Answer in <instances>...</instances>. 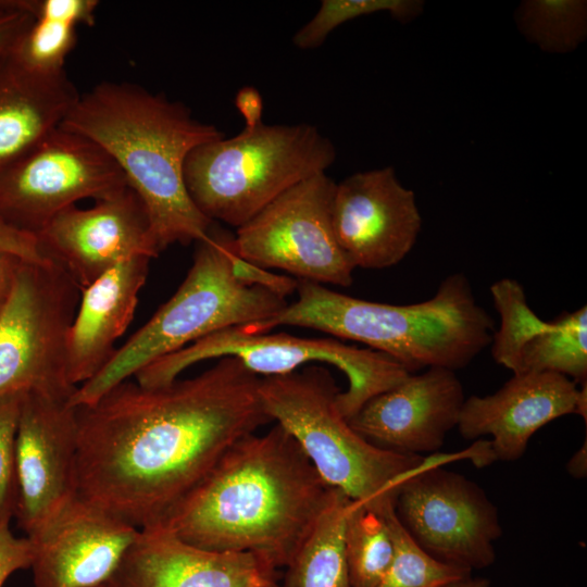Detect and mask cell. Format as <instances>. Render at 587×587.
<instances>
[{
    "label": "cell",
    "mask_w": 587,
    "mask_h": 587,
    "mask_svg": "<svg viewBox=\"0 0 587 587\" xmlns=\"http://www.w3.org/2000/svg\"><path fill=\"white\" fill-rule=\"evenodd\" d=\"M23 261L16 254L0 250V316L11 298L17 272Z\"/></svg>",
    "instance_id": "obj_36"
},
{
    "label": "cell",
    "mask_w": 587,
    "mask_h": 587,
    "mask_svg": "<svg viewBox=\"0 0 587 587\" xmlns=\"http://www.w3.org/2000/svg\"><path fill=\"white\" fill-rule=\"evenodd\" d=\"M97 587H108V585H107V584H104V585H101V586H97Z\"/></svg>",
    "instance_id": "obj_40"
},
{
    "label": "cell",
    "mask_w": 587,
    "mask_h": 587,
    "mask_svg": "<svg viewBox=\"0 0 587 587\" xmlns=\"http://www.w3.org/2000/svg\"><path fill=\"white\" fill-rule=\"evenodd\" d=\"M578 414L586 422L587 389L553 372L513 374L495 394L464 400L458 429L465 439L491 436L495 460L516 461L530 437L551 421Z\"/></svg>",
    "instance_id": "obj_18"
},
{
    "label": "cell",
    "mask_w": 587,
    "mask_h": 587,
    "mask_svg": "<svg viewBox=\"0 0 587 587\" xmlns=\"http://www.w3.org/2000/svg\"><path fill=\"white\" fill-rule=\"evenodd\" d=\"M33 17L66 22L75 26L95 23L97 0H22Z\"/></svg>",
    "instance_id": "obj_31"
},
{
    "label": "cell",
    "mask_w": 587,
    "mask_h": 587,
    "mask_svg": "<svg viewBox=\"0 0 587 587\" xmlns=\"http://www.w3.org/2000/svg\"><path fill=\"white\" fill-rule=\"evenodd\" d=\"M332 215L336 239L354 268L398 264L422 226L414 192L390 166L358 172L336 184Z\"/></svg>",
    "instance_id": "obj_16"
},
{
    "label": "cell",
    "mask_w": 587,
    "mask_h": 587,
    "mask_svg": "<svg viewBox=\"0 0 587 587\" xmlns=\"http://www.w3.org/2000/svg\"><path fill=\"white\" fill-rule=\"evenodd\" d=\"M61 126L92 140L116 163L145 205L160 252L205 237L213 222L190 199L184 166L195 148L224 137L215 125L163 93L102 82L79 95Z\"/></svg>",
    "instance_id": "obj_3"
},
{
    "label": "cell",
    "mask_w": 587,
    "mask_h": 587,
    "mask_svg": "<svg viewBox=\"0 0 587 587\" xmlns=\"http://www.w3.org/2000/svg\"><path fill=\"white\" fill-rule=\"evenodd\" d=\"M421 0H322L315 15L292 37L302 50L320 47L341 24L364 15L388 12L400 22H409L422 13Z\"/></svg>",
    "instance_id": "obj_28"
},
{
    "label": "cell",
    "mask_w": 587,
    "mask_h": 587,
    "mask_svg": "<svg viewBox=\"0 0 587 587\" xmlns=\"http://www.w3.org/2000/svg\"><path fill=\"white\" fill-rule=\"evenodd\" d=\"M520 32L541 50L566 53L587 36L585 0H525L515 13Z\"/></svg>",
    "instance_id": "obj_25"
},
{
    "label": "cell",
    "mask_w": 587,
    "mask_h": 587,
    "mask_svg": "<svg viewBox=\"0 0 587 587\" xmlns=\"http://www.w3.org/2000/svg\"><path fill=\"white\" fill-rule=\"evenodd\" d=\"M335 160L334 143L316 126L260 122L195 148L184 178L205 217L238 228L287 189L325 173Z\"/></svg>",
    "instance_id": "obj_7"
},
{
    "label": "cell",
    "mask_w": 587,
    "mask_h": 587,
    "mask_svg": "<svg viewBox=\"0 0 587 587\" xmlns=\"http://www.w3.org/2000/svg\"><path fill=\"white\" fill-rule=\"evenodd\" d=\"M33 546L27 537H16L10 523H0V587L16 571L30 569Z\"/></svg>",
    "instance_id": "obj_33"
},
{
    "label": "cell",
    "mask_w": 587,
    "mask_h": 587,
    "mask_svg": "<svg viewBox=\"0 0 587 587\" xmlns=\"http://www.w3.org/2000/svg\"><path fill=\"white\" fill-rule=\"evenodd\" d=\"M339 392L330 372L320 365L260 377L266 414L294 437L323 480L380 515L396 505L402 484L427 458L364 439L339 411Z\"/></svg>",
    "instance_id": "obj_6"
},
{
    "label": "cell",
    "mask_w": 587,
    "mask_h": 587,
    "mask_svg": "<svg viewBox=\"0 0 587 587\" xmlns=\"http://www.w3.org/2000/svg\"><path fill=\"white\" fill-rule=\"evenodd\" d=\"M464 400L455 371L428 367L371 398L348 422L376 447L422 455L444 445Z\"/></svg>",
    "instance_id": "obj_17"
},
{
    "label": "cell",
    "mask_w": 587,
    "mask_h": 587,
    "mask_svg": "<svg viewBox=\"0 0 587 587\" xmlns=\"http://www.w3.org/2000/svg\"><path fill=\"white\" fill-rule=\"evenodd\" d=\"M335 187L329 176L319 173L284 191L237 228L236 253L297 280L349 287L354 267L334 232Z\"/></svg>",
    "instance_id": "obj_10"
},
{
    "label": "cell",
    "mask_w": 587,
    "mask_h": 587,
    "mask_svg": "<svg viewBox=\"0 0 587 587\" xmlns=\"http://www.w3.org/2000/svg\"><path fill=\"white\" fill-rule=\"evenodd\" d=\"M259 385L225 357L191 378L126 379L76 407L77 496L138 529L158 525L236 441L272 422Z\"/></svg>",
    "instance_id": "obj_1"
},
{
    "label": "cell",
    "mask_w": 587,
    "mask_h": 587,
    "mask_svg": "<svg viewBox=\"0 0 587 587\" xmlns=\"http://www.w3.org/2000/svg\"><path fill=\"white\" fill-rule=\"evenodd\" d=\"M232 357L260 377L295 372L309 363H326L341 371L348 388L337 396L341 414L350 420L374 396L411 373L392 358L337 338H304L286 333L257 332L250 325L233 326L205 336L141 369L134 377L143 387L167 385L199 362Z\"/></svg>",
    "instance_id": "obj_8"
},
{
    "label": "cell",
    "mask_w": 587,
    "mask_h": 587,
    "mask_svg": "<svg viewBox=\"0 0 587 587\" xmlns=\"http://www.w3.org/2000/svg\"><path fill=\"white\" fill-rule=\"evenodd\" d=\"M344 539L349 586L376 587L394 555L392 540L384 519L351 500Z\"/></svg>",
    "instance_id": "obj_24"
},
{
    "label": "cell",
    "mask_w": 587,
    "mask_h": 587,
    "mask_svg": "<svg viewBox=\"0 0 587 587\" xmlns=\"http://www.w3.org/2000/svg\"><path fill=\"white\" fill-rule=\"evenodd\" d=\"M139 529L75 496L26 537L34 587H97L118 567Z\"/></svg>",
    "instance_id": "obj_15"
},
{
    "label": "cell",
    "mask_w": 587,
    "mask_h": 587,
    "mask_svg": "<svg viewBox=\"0 0 587 587\" xmlns=\"http://www.w3.org/2000/svg\"><path fill=\"white\" fill-rule=\"evenodd\" d=\"M586 439L583 446L574 453L566 467L569 473L575 478H584L587 472V449Z\"/></svg>",
    "instance_id": "obj_38"
},
{
    "label": "cell",
    "mask_w": 587,
    "mask_h": 587,
    "mask_svg": "<svg viewBox=\"0 0 587 587\" xmlns=\"http://www.w3.org/2000/svg\"><path fill=\"white\" fill-rule=\"evenodd\" d=\"M70 399L25 391L15 438L20 528L28 535L77 496V413Z\"/></svg>",
    "instance_id": "obj_14"
},
{
    "label": "cell",
    "mask_w": 587,
    "mask_h": 587,
    "mask_svg": "<svg viewBox=\"0 0 587 587\" xmlns=\"http://www.w3.org/2000/svg\"><path fill=\"white\" fill-rule=\"evenodd\" d=\"M234 235L213 222L197 241L191 267L162 304L92 378L70 398L73 407L91 404L153 361L224 328L274 317L286 298L240 282L234 274Z\"/></svg>",
    "instance_id": "obj_5"
},
{
    "label": "cell",
    "mask_w": 587,
    "mask_h": 587,
    "mask_svg": "<svg viewBox=\"0 0 587 587\" xmlns=\"http://www.w3.org/2000/svg\"><path fill=\"white\" fill-rule=\"evenodd\" d=\"M513 374L553 372L587 382V308L564 312L521 350Z\"/></svg>",
    "instance_id": "obj_23"
},
{
    "label": "cell",
    "mask_w": 587,
    "mask_h": 587,
    "mask_svg": "<svg viewBox=\"0 0 587 587\" xmlns=\"http://www.w3.org/2000/svg\"><path fill=\"white\" fill-rule=\"evenodd\" d=\"M458 454H435L407 479L396 514L412 539L446 564L482 570L496 560L502 534L497 507L474 482L442 469Z\"/></svg>",
    "instance_id": "obj_11"
},
{
    "label": "cell",
    "mask_w": 587,
    "mask_h": 587,
    "mask_svg": "<svg viewBox=\"0 0 587 587\" xmlns=\"http://www.w3.org/2000/svg\"><path fill=\"white\" fill-rule=\"evenodd\" d=\"M280 587V586H279Z\"/></svg>",
    "instance_id": "obj_41"
},
{
    "label": "cell",
    "mask_w": 587,
    "mask_h": 587,
    "mask_svg": "<svg viewBox=\"0 0 587 587\" xmlns=\"http://www.w3.org/2000/svg\"><path fill=\"white\" fill-rule=\"evenodd\" d=\"M297 300L271 320L254 324L267 333L278 325L316 329L366 345L411 374L428 367L453 371L469 365L490 346L491 315L477 303L467 277L447 276L435 296L396 305L353 298L308 280H298Z\"/></svg>",
    "instance_id": "obj_4"
},
{
    "label": "cell",
    "mask_w": 587,
    "mask_h": 587,
    "mask_svg": "<svg viewBox=\"0 0 587 587\" xmlns=\"http://www.w3.org/2000/svg\"><path fill=\"white\" fill-rule=\"evenodd\" d=\"M76 29L66 22L33 17L9 52L29 71L45 75L65 72L66 58L76 45Z\"/></svg>",
    "instance_id": "obj_29"
},
{
    "label": "cell",
    "mask_w": 587,
    "mask_h": 587,
    "mask_svg": "<svg viewBox=\"0 0 587 587\" xmlns=\"http://www.w3.org/2000/svg\"><path fill=\"white\" fill-rule=\"evenodd\" d=\"M23 394L0 397V523H10L16 511L15 438Z\"/></svg>",
    "instance_id": "obj_30"
},
{
    "label": "cell",
    "mask_w": 587,
    "mask_h": 587,
    "mask_svg": "<svg viewBox=\"0 0 587 587\" xmlns=\"http://www.w3.org/2000/svg\"><path fill=\"white\" fill-rule=\"evenodd\" d=\"M235 105L243 116L246 126L262 122L263 101L255 88L249 86L241 88L236 95Z\"/></svg>",
    "instance_id": "obj_37"
},
{
    "label": "cell",
    "mask_w": 587,
    "mask_h": 587,
    "mask_svg": "<svg viewBox=\"0 0 587 587\" xmlns=\"http://www.w3.org/2000/svg\"><path fill=\"white\" fill-rule=\"evenodd\" d=\"M151 258L139 255L112 267L80 290L67 341L70 382L78 387L113 357L115 341L133 320Z\"/></svg>",
    "instance_id": "obj_20"
},
{
    "label": "cell",
    "mask_w": 587,
    "mask_h": 587,
    "mask_svg": "<svg viewBox=\"0 0 587 587\" xmlns=\"http://www.w3.org/2000/svg\"><path fill=\"white\" fill-rule=\"evenodd\" d=\"M9 51L0 54V176L62 124L80 95L66 72L29 71Z\"/></svg>",
    "instance_id": "obj_21"
},
{
    "label": "cell",
    "mask_w": 587,
    "mask_h": 587,
    "mask_svg": "<svg viewBox=\"0 0 587 587\" xmlns=\"http://www.w3.org/2000/svg\"><path fill=\"white\" fill-rule=\"evenodd\" d=\"M351 499L332 487L325 504L286 567L280 587H350L345 523Z\"/></svg>",
    "instance_id": "obj_22"
},
{
    "label": "cell",
    "mask_w": 587,
    "mask_h": 587,
    "mask_svg": "<svg viewBox=\"0 0 587 587\" xmlns=\"http://www.w3.org/2000/svg\"><path fill=\"white\" fill-rule=\"evenodd\" d=\"M32 22L22 0H0V54L14 46Z\"/></svg>",
    "instance_id": "obj_34"
},
{
    "label": "cell",
    "mask_w": 587,
    "mask_h": 587,
    "mask_svg": "<svg viewBox=\"0 0 587 587\" xmlns=\"http://www.w3.org/2000/svg\"><path fill=\"white\" fill-rule=\"evenodd\" d=\"M126 185L103 149L60 125L0 176V218L36 237L64 209Z\"/></svg>",
    "instance_id": "obj_12"
},
{
    "label": "cell",
    "mask_w": 587,
    "mask_h": 587,
    "mask_svg": "<svg viewBox=\"0 0 587 587\" xmlns=\"http://www.w3.org/2000/svg\"><path fill=\"white\" fill-rule=\"evenodd\" d=\"M80 287L58 262L24 260L0 316V397L35 391L70 399L67 341Z\"/></svg>",
    "instance_id": "obj_9"
},
{
    "label": "cell",
    "mask_w": 587,
    "mask_h": 587,
    "mask_svg": "<svg viewBox=\"0 0 587 587\" xmlns=\"http://www.w3.org/2000/svg\"><path fill=\"white\" fill-rule=\"evenodd\" d=\"M235 276L243 284L266 289L283 298L297 290L298 280L289 275H278L267 268L255 265L242 258L236 251L233 255Z\"/></svg>",
    "instance_id": "obj_32"
},
{
    "label": "cell",
    "mask_w": 587,
    "mask_h": 587,
    "mask_svg": "<svg viewBox=\"0 0 587 587\" xmlns=\"http://www.w3.org/2000/svg\"><path fill=\"white\" fill-rule=\"evenodd\" d=\"M277 570L252 552L192 546L154 526L139 529L108 587H279Z\"/></svg>",
    "instance_id": "obj_19"
},
{
    "label": "cell",
    "mask_w": 587,
    "mask_h": 587,
    "mask_svg": "<svg viewBox=\"0 0 587 587\" xmlns=\"http://www.w3.org/2000/svg\"><path fill=\"white\" fill-rule=\"evenodd\" d=\"M330 488L275 424L236 441L155 526L202 549L252 552L287 567Z\"/></svg>",
    "instance_id": "obj_2"
},
{
    "label": "cell",
    "mask_w": 587,
    "mask_h": 587,
    "mask_svg": "<svg viewBox=\"0 0 587 587\" xmlns=\"http://www.w3.org/2000/svg\"><path fill=\"white\" fill-rule=\"evenodd\" d=\"M0 250L16 254L26 261L41 262L48 259L37 237L17 230L0 218Z\"/></svg>",
    "instance_id": "obj_35"
},
{
    "label": "cell",
    "mask_w": 587,
    "mask_h": 587,
    "mask_svg": "<svg viewBox=\"0 0 587 587\" xmlns=\"http://www.w3.org/2000/svg\"><path fill=\"white\" fill-rule=\"evenodd\" d=\"M500 327L491 338L494 360L513 371L522 348L549 322L539 319L527 303L523 286L513 278H502L490 286Z\"/></svg>",
    "instance_id": "obj_27"
},
{
    "label": "cell",
    "mask_w": 587,
    "mask_h": 587,
    "mask_svg": "<svg viewBox=\"0 0 587 587\" xmlns=\"http://www.w3.org/2000/svg\"><path fill=\"white\" fill-rule=\"evenodd\" d=\"M71 205L36 236L42 253L58 262L80 289L117 264L139 255H159L143 203L128 186L96 200Z\"/></svg>",
    "instance_id": "obj_13"
},
{
    "label": "cell",
    "mask_w": 587,
    "mask_h": 587,
    "mask_svg": "<svg viewBox=\"0 0 587 587\" xmlns=\"http://www.w3.org/2000/svg\"><path fill=\"white\" fill-rule=\"evenodd\" d=\"M446 587H491L489 579L484 577H467L465 579L458 580Z\"/></svg>",
    "instance_id": "obj_39"
},
{
    "label": "cell",
    "mask_w": 587,
    "mask_h": 587,
    "mask_svg": "<svg viewBox=\"0 0 587 587\" xmlns=\"http://www.w3.org/2000/svg\"><path fill=\"white\" fill-rule=\"evenodd\" d=\"M380 516L392 540L394 555L376 587H446L472 576L471 570L446 564L425 552L404 529L395 507Z\"/></svg>",
    "instance_id": "obj_26"
}]
</instances>
